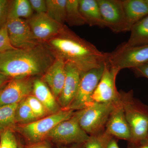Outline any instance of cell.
<instances>
[{
  "instance_id": "cell-21",
  "label": "cell",
  "mask_w": 148,
  "mask_h": 148,
  "mask_svg": "<svg viewBox=\"0 0 148 148\" xmlns=\"http://www.w3.org/2000/svg\"><path fill=\"white\" fill-rule=\"evenodd\" d=\"M46 1L47 15L58 24L65 25L67 0H46Z\"/></svg>"
},
{
  "instance_id": "cell-38",
  "label": "cell",
  "mask_w": 148,
  "mask_h": 148,
  "mask_svg": "<svg viewBox=\"0 0 148 148\" xmlns=\"http://www.w3.org/2000/svg\"><path fill=\"white\" fill-rule=\"evenodd\" d=\"M23 145L22 143L18 140V148H23Z\"/></svg>"
},
{
  "instance_id": "cell-10",
  "label": "cell",
  "mask_w": 148,
  "mask_h": 148,
  "mask_svg": "<svg viewBox=\"0 0 148 148\" xmlns=\"http://www.w3.org/2000/svg\"><path fill=\"white\" fill-rule=\"evenodd\" d=\"M106 27L115 33L127 32L122 1L97 0Z\"/></svg>"
},
{
  "instance_id": "cell-3",
  "label": "cell",
  "mask_w": 148,
  "mask_h": 148,
  "mask_svg": "<svg viewBox=\"0 0 148 148\" xmlns=\"http://www.w3.org/2000/svg\"><path fill=\"white\" fill-rule=\"evenodd\" d=\"M120 103L131 130L130 145L148 140V107L133 97L132 90L121 91Z\"/></svg>"
},
{
  "instance_id": "cell-8",
  "label": "cell",
  "mask_w": 148,
  "mask_h": 148,
  "mask_svg": "<svg viewBox=\"0 0 148 148\" xmlns=\"http://www.w3.org/2000/svg\"><path fill=\"white\" fill-rule=\"evenodd\" d=\"M105 64L98 68L81 73L78 90L68 110H79L93 103L92 95L103 75Z\"/></svg>"
},
{
  "instance_id": "cell-39",
  "label": "cell",
  "mask_w": 148,
  "mask_h": 148,
  "mask_svg": "<svg viewBox=\"0 0 148 148\" xmlns=\"http://www.w3.org/2000/svg\"><path fill=\"white\" fill-rule=\"evenodd\" d=\"M145 2L148 5V0H145Z\"/></svg>"
},
{
  "instance_id": "cell-4",
  "label": "cell",
  "mask_w": 148,
  "mask_h": 148,
  "mask_svg": "<svg viewBox=\"0 0 148 148\" xmlns=\"http://www.w3.org/2000/svg\"><path fill=\"white\" fill-rule=\"evenodd\" d=\"M75 111L62 109L56 113L37 120L29 124L16 125L14 131L23 137L26 145L34 144L45 140L48 133L61 122L69 119Z\"/></svg>"
},
{
  "instance_id": "cell-9",
  "label": "cell",
  "mask_w": 148,
  "mask_h": 148,
  "mask_svg": "<svg viewBox=\"0 0 148 148\" xmlns=\"http://www.w3.org/2000/svg\"><path fill=\"white\" fill-rule=\"evenodd\" d=\"M119 71L113 68L107 62L101 79L92 95L93 102L118 104L120 102V92L116 86V79Z\"/></svg>"
},
{
  "instance_id": "cell-24",
  "label": "cell",
  "mask_w": 148,
  "mask_h": 148,
  "mask_svg": "<svg viewBox=\"0 0 148 148\" xmlns=\"http://www.w3.org/2000/svg\"><path fill=\"white\" fill-rule=\"evenodd\" d=\"M18 104L0 107V135L8 129L13 130L16 126L15 113Z\"/></svg>"
},
{
  "instance_id": "cell-1",
  "label": "cell",
  "mask_w": 148,
  "mask_h": 148,
  "mask_svg": "<svg viewBox=\"0 0 148 148\" xmlns=\"http://www.w3.org/2000/svg\"><path fill=\"white\" fill-rule=\"evenodd\" d=\"M45 43L56 57L73 64L81 73L101 67L108 57V53L100 51L66 25L58 34Z\"/></svg>"
},
{
  "instance_id": "cell-28",
  "label": "cell",
  "mask_w": 148,
  "mask_h": 148,
  "mask_svg": "<svg viewBox=\"0 0 148 148\" xmlns=\"http://www.w3.org/2000/svg\"><path fill=\"white\" fill-rule=\"evenodd\" d=\"M18 148V140L13 130H7L0 135V148Z\"/></svg>"
},
{
  "instance_id": "cell-5",
  "label": "cell",
  "mask_w": 148,
  "mask_h": 148,
  "mask_svg": "<svg viewBox=\"0 0 148 148\" xmlns=\"http://www.w3.org/2000/svg\"><path fill=\"white\" fill-rule=\"evenodd\" d=\"M118 104L93 102L88 107L75 111V114L80 126L88 135H96L105 131L109 117Z\"/></svg>"
},
{
  "instance_id": "cell-18",
  "label": "cell",
  "mask_w": 148,
  "mask_h": 148,
  "mask_svg": "<svg viewBox=\"0 0 148 148\" xmlns=\"http://www.w3.org/2000/svg\"><path fill=\"white\" fill-rule=\"evenodd\" d=\"M122 2L127 32H130L133 25L148 15V5L145 0H124Z\"/></svg>"
},
{
  "instance_id": "cell-30",
  "label": "cell",
  "mask_w": 148,
  "mask_h": 148,
  "mask_svg": "<svg viewBox=\"0 0 148 148\" xmlns=\"http://www.w3.org/2000/svg\"><path fill=\"white\" fill-rule=\"evenodd\" d=\"M10 1L0 0V29L6 24L8 19Z\"/></svg>"
},
{
  "instance_id": "cell-32",
  "label": "cell",
  "mask_w": 148,
  "mask_h": 148,
  "mask_svg": "<svg viewBox=\"0 0 148 148\" xmlns=\"http://www.w3.org/2000/svg\"><path fill=\"white\" fill-rule=\"evenodd\" d=\"M23 148H53L52 143L47 140L39 143L23 145Z\"/></svg>"
},
{
  "instance_id": "cell-22",
  "label": "cell",
  "mask_w": 148,
  "mask_h": 148,
  "mask_svg": "<svg viewBox=\"0 0 148 148\" xmlns=\"http://www.w3.org/2000/svg\"><path fill=\"white\" fill-rule=\"evenodd\" d=\"M33 12L29 0L10 1L8 19L24 18L27 20L33 16Z\"/></svg>"
},
{
  "instance_id": "cell-20",
  "label": "cell",
  "mask_w": 148,
  "mask_h": 148,
  "mask_svg": "<svg viewBox=\"0 0 148 148\" xmlns=\"http://www.w3.org/2000/svg\"><path fill=\"white\" fill-rule=\"evenodd\" d=\"M127 46L135 47L148 45V15L137 22L131 28Z\"/></svg>"
},
{
  "instance_id": "cell-31",
  "label": "cell",
  "mask_w": 148,
  "mask_h": 148,
  "mask_svg": "<svg viewBox=\"0 0 148 148\" xmlns=\"http://www.w3.org/2000/svg\"><path fill=\"white\" fill-rule=\"evenodd\" d=\"M33 10L36 13L47 12V3L46 0H29Z\"/></svg>"
},
{
  "instance_id": "cell-6",
  "label": "cell",
  "mask_w": 148,
  "mask_h": 148,
  "mask_svg": "<svg viewBox=\"0 0 148 148\" xmlns=\"http://www.w3.org/2000/svg\"><path fill=\"white\" fill-rule=\"evenodd\" d=\"M107 62L119 71L122 69H132L142 66L148 63V45L130 47L123 43L108 53Z\"/></svg>"
},
{
  "instance_id": "cell-29",
  "label": "cell",
  "mask_w": 148,
  "mask_h": 148,
  "mask_svg": "<svg viewBox=\"0 0 148 148\" xmlns=\"http://www.w3.org/2000/svg\"><path fill=\"white\" fill-rule=\"evenodd\" d=\"M6 24L0 29V53L16 49L11 44Z\"/></svg>"
},
{
  "instance_id": "cell-13",
  "label": "cell",
  "mask_w": 148,
  "mask_h": 148,
  "mask_svg": "<svg viewBox=\"0 0 148 148\" xmlns=\"http://www.w3.org/2000/svg\"><path fill=\"white\" fill-rule=\"evenodd\" d=\"M27 21L37 39L44 43L58 34L65 25L58 24L46 13L35 14Z\"/></svg>"
},
{
  "instance_id": "cell-2",
  "label": "cell",
  "mask_w": 148,
  "mask_h": 148,
  "mask_svg": "<svg viewBox=\"0 0 148 148\" xmlns=\"http://www.w3.org/2000/svg\"><path fill=\"white\" fill-rule=\"evenodd\" d=\"M44 42L33 47L16 49L0 53V71L11 79L43 75L55 60Z\"/></svg>"
},
{
  "instance_id": "cell-15",
  "label": "cell",
  "mask_w": 148,
  "mask_h": 148,
  "mask_svg": "<svg viewBox=\"0 0 148 148\" xmlns=\"http://www.w3.org/2000/svg\"><path fill=\"white\" fill-rule=\"evenodd\" d=\"M105 130L114 138L131 142V130L120 102L111 113Z\"/></svg>"
},
{
  "instance_id": "cell-25",
  "label": "cell",
  "mask_w": 148,
  "mask_h": 148,
  "mask_svg": "<svg viewBox=\"0 0 148 148\" xmlns=\"http://www.w3.org/2000/svg\"><path fill=\"white\" fill-rule=\"evenodd\" d=\"M38 119L28 105L26 98L18 103L15 113L16 125L29 124Z\"/></svg>"
},
{
  "instance_id": "cell-14",
  "label": "cell",
  "mask_w": 148,
  "mask_h": 148,
  "mask_svg": "<svg viewBox=\"0 0 148 148\" xmlns=\"http://www.w3.org/2000/svg\"><path fill=\"white\" fill-rule=\"evenodd\" d=\"M66 70L65 82L57 101L61 108L68 110L78 90L81 72L76 66L69 62H66Z\"/></svg>"
},
{
  "instance_id": "cell-35",
  "label": "cell",
  "mask_w": 148,
  "mask_h": 148,
  "mask_svg": "<svg viewBox=\"0 0 148 148\" xmlns=\"http://www.w3.org/2000/svg\"><path fill=\"white\" fill-rule=\"evenodd\" d=\"M84 143H75L66 145H56L57 148H85Z\"/></svg>"
},
{
  "instance_id": "cell-16",
  "label": "cell",
  "mask_w": 148,
  "mask_h": 148,
  "mask_svg": "<svg viewBox=\"0 0 148 148\" xmlns=\"http://www.w3.org/2000/svg\"><path fill=\"white\" fill-rule=\"evenodd\" d=\"M66 67V61L62 58L56 57L41 78L50 88L56 100L61 94L65 82Z\"/></svg>"
},
{
  "instance_id": "cell-26",
  "label": "cell",
  "mask_w": 148,
  "mask_h": 148,
  "mask_svg": "<svg viewBox=\"0 0 148 148\" xmlns=\"http://www.w3.org/2000/svg\"><path fill=\"white\" fill-rule=\"evenodd\" d=\"M113 138L106 131L90 135L84 143L85 148H107L109 141Z\"/></svg>"
},
{
  "instance_id": "cell-36",
  "label": "cell",
  "mask_w": 148,
  "mask_h": 148,
  "mask_svg": "<svg viewBox=\"0 0 148 148\" xmlns=\"http://www.w3.org/2000/svg\"><path fill=\"white\" fill-rule=\"evenodd\" d=\"M116 138H112L109 141L107 148H120Z\"/></svg>"
},
{
  "instance_id": "cell-33",
  "label": "cell",
  "mask_w": 148,
  "mask_h": 148,
  "mask_svg": "<svg viewBox=\"0 0 148 148\" xmlns=\"http://www.w3.org/2000/svg\"><path fill=\"white\" fill-rule=\"evenodd\" d=\"M132 69L138 76L148 79V63Z\"/></svg>"
},
{
  "instance_id": "cell-37",
  "label": "cell",
  "mask_w": 148,
  "mask_h": 148,
  "mask_svg": "<svg viewBox=\"0 0 148 148\" xmlns=\"http://www.w3.org/2000/svg\"><path fill=\"white\" fill-rule=\"evenodd\" d=\"M129 148H148V140L137 145H130Z\"/></svg>"
},
{
  "instance_id": "cell-23",
  "label": "cell",
  "mask_w": 148,
  "mask_h": 148,
  "mask_svg": "<svg viewBox=\"0 0 148 148\" xmlns=\"http://www.w3.org/2000/svg\"><path fill=\"white\" fill-rule=\"evenodd\" d=\"M66 22L70 26H81L86 24L80 11L79 0H67Z\"/></svg>"
},
{
  "instance_id": "cell-17",
  "label": "cell",
  "mask_w": 148,
  "mask_h": 148,
  "mask_svg": "<svg viewBox=\"0 0 148 148\" xmlns=\"http://www.w3.org/2000/svg\"><path fill=\"white\" fill-rule=\"evenodd\" d=\"M32 94L42 103L49 115L62 110L50 88L41 79H34Z\"/></svg>"
},
{
  "instance_id": "cell-12",
  "label": "cell",
  "mask_w": 148,
  "mask_h": 148,
  "mask_svg": "<svg viewBox=\"0 0 148 148\" xmlns=\"http://www.w3.org/2000/svg\"><path fill=\"white\" fill-rule=\"evenodd\" d=\"M33 77L11 79L0 90V107L18 104L32 94Z\"/></svg>"
},
{
  "instance_id": "cell-27",
  "label": "cell",
  "mask_w": 148,
  "mask_h": 148,
  "mask_svg": "<svg viewBox=\"0 0 148 148\" xmlns=\"http://www.w3.org/2000/svg\"><path fill=\"white\" fill-rule=\"evenodd\" d=\"M26 101L35 116L38 119H40L49 115V114L42 103L33 94L28 96L26 98Z\"/></svg>"
},
{
  "instance_id": "cell-34",
  "label": "cell",
  "mask_w": 148,
  "mask_h": 148,
  "mask_svg": "<svg viewBox=\"0 0 148 148\" xmlns=\"http://www.w3.org/2000/svg\"><path fill=\"white\" fill-rule=\"evenodd\" d=\"M11 79L7 76L0 71V90Z\"/></svg>"
},
{
  "instance_id": "cell-7",
  "label": "cell",
  "mask_w": 148,
  "mask_h": 148,
  "mask_svg": "<svg viewBox=\"0 0 148 148\" xmlns=\"http://www.w3.org/2000/svg\"><path fill=\"white\" fill-rule=\"evenodd\" d=\"M89 135L80 126L75 112L71 118L56 125L48 133L45 140L56 145H66L85 143Z\"/></svg>"
},
{
  "instance_id": "cell-19",
  "label": "cell",
  "mask_w": 148,
  "mask_h": 148,
  "mask_svg": "<svg viewBox=\"0 0 148 148\" xmlns=\"http://www.w3.org/2000/svg\"><path fill=\"white\" fill-rule=\"evenodd\" d=\"M80 11L86 24L104 28V24L97 0H79Z\"/></svg>"
},
{
  "instance_id": "cell-11",
  "label": "cell",
  "mask_w": 148,
  "mask_h": 148,
  "mask_svg": "<svg viewBox=\"0 0 148 148\" xmlns=\"http://www.w3.org/2000/svg\"><path fill=\"white\" fill-rule=\"evenodd\" d=\"M6 25L11 44L15 48H29L42 42L35 37L27 20L10 18Z\"/></svg>"
}]
</instances>
